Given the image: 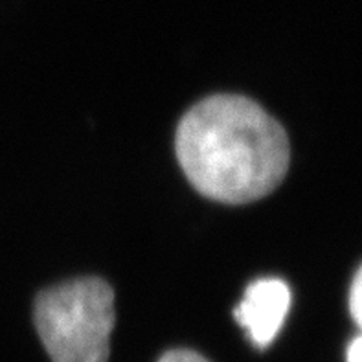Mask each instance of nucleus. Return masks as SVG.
I'll use <instances>...</instances> for the list:
<instances>
[{
    "instance_id": "nucleus-5",
    "label": "nucleus",
    "mask_w": 362,
    "mask_h": 362,
    "mask_svg": "<svg viewBox=\"0 0 362 362\" xmlns=\"http://www.w3.org/2000/svg\"><path fill=\"white\" fill-rule=\"evenodd\" d=\"M158 362H208L202 355L189 351V349H173L168 351Z\"/></svg>"
},
{
    "instance_id": "nucleus-1",
    "label": "nucleus",
    "mask_w": 362,
    "mask_h": 362,
    "mask_svg": "<svg viewBox=\"0 0 362 362\" xmlns=\"http://www.w3.org/2000/svg\"><path fill=\"white\" fill-rule=\"evenodd\" d=\"M177 156L193 188L226 204L274 192L289 170V138L262 105L219 94L189 109L177 129Z\"/></svg>"
},
{
    "instance_id": "nucleus-3",
    "label": "nucleus",
    "mask_w": 362,
    "mask_h": 362,
    "mask_svg": "<svg viewBox=\"0 0 362 362\" xmlns=\"http://www.w3.org/2000/svg\"><path fill=\"white\" fill-rule=\"evenodd\" d=\"M291 308V291L281 280H257L235 309V320L247 329L257 348H267L284 326Z\"/></svg>"
},
{
    "instance_id": "nucleus-6",
    "label": "nucleus",
    "mask_w": 362,
    "mask_h": 362,
    "mask_svg": "<svg viewBox=\"0 0 362 362\" xmlns=\"http://www.w3.org/2000/svg\"><path fill=\"white\" fill-rule=\"evenodd\" d=\"M348 362H362V335L349 344L348 348Z\"/></svg>"
},
{
    "instance_id": "nucleus-2",
    "label": "nucleus",
    "mask_w": 362,
    "mask_h": 362,
    "mask_svg": "<svg viewBox=\"0 0 362 362\" xmlns=\"http://www.w3.org/2000/svg\"><path fill=\"white\" fill-rule=\"evenodd\" d=\"M115 320V291L100 278L66 281L37 296V333L54 362L109 361Z\"/></svg>"
},
{
    "instance_id": "nucleus-4",
    "label": "nucleus",
    "mask_w": 362,
    "mask_h": 362,
    "mask_svg": "<svg viewBox=\"0 0 362 362\" xmlns=\"http://www.w3.org/2000/svg\"><path fill=\"white\" fill-rule=\"evenodd\" d=\"M349 309H351V315H354L357 326L361 327L362 331V269L358 271V274L355 276L351 294H349Z\"/></svg>"
}]
</instances>
